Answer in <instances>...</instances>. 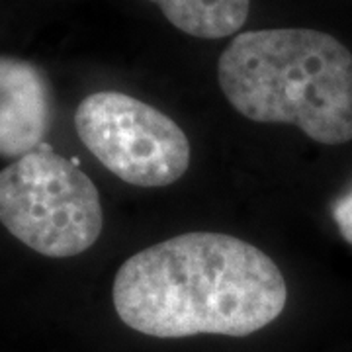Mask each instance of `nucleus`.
Instances as JSON below:
<instances>
[{"label": "nucleus", "instance_id": "1", "mask_svg": "<svg viewBox=\"0 0 352 352\" xmlns=\"http://www.w3.org/2000/svg\"><path fill=\"white\" fill-rule=\"evenodd\" d=\"M276 263L226 233H184L129 256L112 300L127 327L159 339L192 335L247 337L286 307Z\"/></svg>", "mask_w": 352, "mask_h": 352}, {"label": "nucleus", "instance_id": "2", "mask_svg": "<svg viewBox=\"0 0 352 352\" xmlns=\"http://www.w3.org/2000/svg\"><path fill=\"white\" fill-rule=\"evenodd\" d=\"M229 104L261 124H292L323 145L352 139V53L317 30H254L217 63Z\"/></svg>", "mask_w": 352, "mask_h": 352}, {"label": "nucleus", "instance_id": "3", "mask_svg": "<svg viewBox=\"0 0 352 352\" xmlns=\"http://www.w3.org/2000/svg\"><path fill=\"white\" fill-rule=\"evenodd\" d=\"M0 223L32 251L67 258L98 241L104 215L94 182L41 143L0 170Z\"/></svg>", "mask_w": 352, "mask_h": 352}, {"label": "nucleus", "instance_id": "4", "mask_svg": "<svg viewBox=\"0 0 352 352\" xmlns=\"http://www.w3.org/2000/svg\"><path fill=\"white\" fill-rule=\"evenodd\" d=\"M80 141L112 175L141 188L175 184L190 166L186 133L168 116L124 92H94L78 104Z\"/></svg>", "mask_w": 352, "mask_h": 352}, {"label": "nucleus", "instance_id": "5", "mask_svg": "<svg viewBox=\"0 0 352 352\" xmlns=\"http://www.w3.org/2000/svg\"><path fill=\"white\" fill-rule=\"evenodd\" d=\"M51 118L45 75L30 61L0 57V157L20 159L38 149Z\"/></svg>", "mask_w": 352, "mask_h": 352}, {"label": "nucleus", "instance_id": "6", "mask_svg": "<svg viewBox=\"0 0 352 352\" xmlns=\"http://www.w3.org/2000/svg\"><path fill=\"white\" fill-rule=\"evenodd\" d=\"M180 32L201 39H219L239 32L251 0H149Z\"/></svg>", "mask_w": 352, "mask_h": 352}, {"label": "nucleus", "instance_id": "7", "mask_svg": "<svg viewBox=\"0 0 352 352\" xmlns=\"http://www.w3.org/2000/svg\"><path fill=\"white\" fill-rule=\"evenodd\" d=\"M333 219L339 227L342 239L352 245V188L333 204Z\"/></svg>", "mask_w": 352, "mask_h": 352}]
</instances>
